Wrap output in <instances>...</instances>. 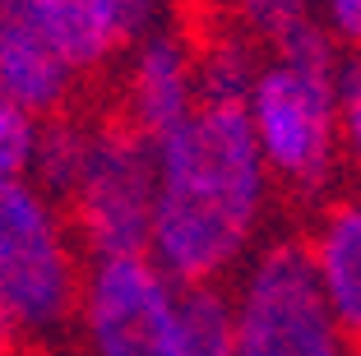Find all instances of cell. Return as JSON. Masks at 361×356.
Instances as JSON below:
<instances>
[{
	"mask_svg": "<svg viewBox=\"0 0 361 356\" xmlns=\"http://www.w3.org/2000/svg\"><path fill=\"white\" fill-rule=\"evenodd\" d=\"M269 190L245 102H195L153 139L149 259L176 287L223 283L255 245Z\"/></svg>",
	"mask_w": 361,
	"mask_h": 356,
	"instance_id": "6da1fadb",
	"label": "cell"
},
{
	"mask_svg": "<svg viewBox=\"0 0 361 356\" xmlns=\"http://www.w3.org/2000/svg\"><path fill=\"white\" fill-rule=\"evenodd\" d=\"M343 51L329 42L319 19H306L274 47H264L255 84L245 97L250 135L264 157L269 180L292 195H324L338 171V106H334V79H338Z\"/></svg>",
	"mask_w": 361,
	"mask_h": 356,
	"instance_id": "7a4b0ae2",
	"label": "cell"
},
{
	"mask_svg": "<svg viewBox=\"0 0 361 356\" xmlns=\"http://www.w3.org/2000/svg\"><path fill=\"white\" fill-rule=\"evenodd\" d=\"M61 204L28 176H0V292L23 338L56 333L79 310L84 264Z\"/></svg>",
	"mask_w": 361,
	"mask_h": 356,
	"instance_id": "3957f363",
	"label": "cell"
},
{
	"mask_svg": "<svg viewBox=\"0 0 361 356\" xmlns=\"http://www.w3.org/2000/svg\"><path fill=\"white\" fill-rule=\"evenodd\" d=\"M236 356H352L319 296L306 236L259 245L232 292Z\"/></svg>",
	"mask_w": 361,
	"mask_h": 356,
	"instance_id": "277c9868",
	"label": "cell"
},
{
	"mask_svg": "<svg viewBox=\"0 0 361 356\" xmlns=\"http://www.w3.org/2000/svg\"><path fill=\"white\" fill-rule=\"evenodd\" d=\"M65 222L88 259L149 254L153 222V144L121 116L97 121L88 135V157L79 171Z\"/></svg>",
	"mask_w": 361,
	"mask_h": 356,
	"instance_id": "5b68a950",
	"label": "cell"
},
{
	"mask_svg": "<svg viewBox=\"0 0 361 356\" xmlns=\"http://www.w3.org/2000/svg\"><path fill=\"white\" fill-rule=\"evenodd\" d=\"M88 356H176L180 287L149 259H88L79 287Z\"/></svg>",
	"mask_w": 361,
	"mask_h": 356,
	"instance_id": "8992f818",
	"label": "cell"
},
{
	"mask_svg": "<svg viewBox=\"0 0 361 356\" xmlns=\"http://www.w3.org/2000/svg\"><path fill=\"white\" fill-rule=\"evenodd\" d=\"M195 47L171 28H153L130 47L121 121L149 139H162L195 111Z\"/></svg>",
	"mask_w": 361,
	"mask_h": 356,
	"instance_id": "52a82bcc",
	"label": "cell"
},
{
	"mask_svg": "<svg viewBox=\"0 0 361 356\" xmlns=\"http://www.w3.org/2000/svg\"><path fill=\"white\" fill-rule=\"evenodd\" d=\"M51 42L75 74H93L106 61L162 28V0H32Z\"/></svg>",
	"mask_w": 361,
	"mask_h": 356,
	"instance_id": "ba28073f",
	"label": "cell"
},
{
	"mask_svg": "<svg viewBox=\"0 0 361 356\" xmlns=\"http://www.w3.org/2000/svg\"><path fill=\"white\" fill-rule=\"evenodd\" d=\"M79 74L42 28L32 0H0V93H10L37 121L70 111Z\"/></svg>",
	"mask_w": 361,
	"mask_h": 356,
	"instance_id": "9c48e42d",
	"label": "cell"
},
{
	"mask_svg": "<svg viewBox=\"0 0 361 356\" xmlns=\"http://www.w3.org/2000/svg\"><path fill=\"white\" fill-rule=\"evenodd\" d=\"M306 254L338 333L361 343V195H343L319 209Z\"/></svg>",
	"mask_w": 361,
	"mask_h": 356,
	"instance_id": "30bf717a",
	"label": "cell"
},
{
	"mask_svg": "<svg viewBox=\"0 0 361 356\" xmlns=\"http://www.w3.org/2000/svg\"><path fill=\"white\" fill-rule=\"evenodd\" d=\"M88 135H93V125H88V121H75L70 111H56L37 125L28 180L42 190L51 204H61V209H65V200H70V190H75L79 171H84Z\"/></svg>",
	"mask_w": 361,
	"mask_h": 356,
	"instance_id": "8fae6325",
	"label": "cell"
},
{
	"mask_svg": "<svg viewBox=\"0 0 361 356\" xmlns=\"http://www.w3.org/2000/svg\"><path fill=\"white\" fill-rule=\"evenodd\" d=\"M176 356H236L232 292H227L223 283L180 287Z\"/></svg>",
	"mask_w": 361,
	"mask_h": 356,
	"instance_id": "7c38bea8",
	"label": "cell"
},
{
	"mask_svg": "<svg viewBox=\"0 0 361 356\" xmlns=\"http://www.w3.org/2000/svg\"><path fill=\"white\" fill-rule=\"evenodd\" d=\"M334 106H338V153L361 171V51H343Z\"/></svg>",
	"mask_w": 361,
	"mask_h": 356,
	"instance_id": "4fadbf2b",
	"label": "cell"
},
{
	"mask_svg": "<svg viewBox=\"0 0 361 356\" xmlns=\"http://www.w3.org/2000/svg\"><path fill=\"white\" fill-rule=\"evenodd\" d=\"M236 14L259 47H274L278 37L315 19V0H236Z\"/></svg>",
	"mask_w": 361,
	"mask_h": 356,
	"instance_id": "5bb4252c",
	"label": "cell"
},
{
	"mask_svg": "<svg viewBox=\"0 0 361 356\" xmlns=\"http://www.w3.org/2000/svg\"><path fill=\"white\" fill-rule=\"evenodd\" d=\"M37 125H42L37 116L23 111L10 93H0V176H28Z\"/></svg>",
	"mask_w": 361,
	"mask_h": 356,
	"instance_id": "9a60e30c",
	"label": "cell"
},
{
	"mask_svg": "<svg viewBox=\"0 0 361 356\" xmlns=\"http://www.w3.org/2000/svg\"><path fill=\"white\" fill-rule=\"evenodd\" d=\"M315 19L338 51H361V0H315Z\"/></svg>",
	"mask_w": 361,
	"mask_h": 356,
	"instance_id": "2e32d148",
	"label": "cell"
},
{
	"mask_svg": "<svg viewBox=\"0 0 361 356\" xmlns=\"http://www.w3.org/2000/svg\"><path fill=\"white\" fill-rule=\"evenodd\" d=\"M19 324H14V314H10V305H5V292H0V356L5 352H14V343H19Z\"/></svg>",
	"mask_w": 361,
	"mask_h": 356,
	"instance_id": "e0dca14e",
	"label": "cell"
}]
</instances>
